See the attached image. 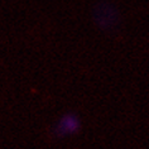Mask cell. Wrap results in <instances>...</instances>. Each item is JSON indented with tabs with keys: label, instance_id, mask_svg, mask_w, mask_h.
Here are the masks:
<instances>
[{
	"label": "cell",
	"instance_id": "1",
	"mask_svg": "<svg viewBox=\"0 0 149 149\" xmlns=\"http://www.w3.org/2000/svg\"><path fill=\"white\" fill-rule=\"evenodd\" d=\"M94 19L95 23L101 29L109 31L119 23V13L113 4L107 1H101L95 6Z\"/></svg>",
	"mask_w": 149,
	"mask_h": 149
},
{
	"label": "cell",
	"instance_id": "2",
	"mask_svg": "<svg viewBox=\"0 0 149 149\" xmlns=\"http://www.w3.org/2000/svg\"><path fill=\"white\" fill-rule=\"evenodd\" d=\"M81 129V120L74 113H65L54 123L52 133L56 138H68L77 134Z\"/></svg>",
	"mask_w": 149,
	"mask_h": 149
}]
</instances>
